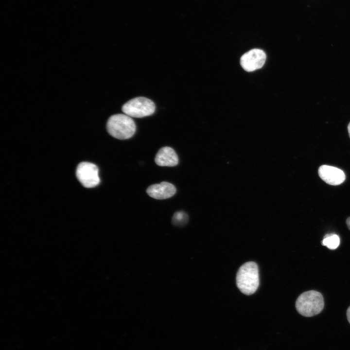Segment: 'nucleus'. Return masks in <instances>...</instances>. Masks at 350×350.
<instances>
[{
  "label": "nucleus",
  "instance_id": "6",
  "mask_svg": "<svg viewBox=\"0 0 350 350\" xmlns=\"http://www.w3.org/2000/svg\"><path fill=\"white\" fill-rule=\"evenodd\" d=\"M265 60L266 54L262 50L254 49L242 55L240 64L245 70L250 72L261 68Z\"/></svg>",
  "mask_w": 350,
  "mask_h": 350
},
{
  "label": "nucleus",
  "instance_id": "1",
  "mask_svg": "<svg viewBox=\"0 0 350 350\" xmlns=\"http://www.w3.org/2000/svg\"><path fill=\"white\" fill-rule=\"evenodd\" d=\"M259 283L258 267L255 262H247L239 268L236 275V284L241 292L246 295L254 294Z\"/></svg>",
  "mask_w": 350,
  "mask_h": 350
},
{
  "label": "nucleus",
  "instance_id": "11",
  "mask_svg": "<svg viewBox=\"0 0 350 350\" xmlns=\"http://www.w3.org/2000/svg\"><path fill=\"white\" fill-rule=\"evenodd\" d=\"M188 220L189 217L187 214L184 211H180L174 213L172 222L175 226H183L187 224Z\"/></svg>",
  "mask_w": 350,
  "mask_h": 350
},
{
  "label": "nucleus",
  "instance_id": "4",
  "mask_svg": "<svg viewBox=\"0 0 350 350\" xmlns=\"http://www.w3.org/2000/svg\"><path fill=\"white\" fill-rule=\"evenodd\" d=\"M156 109L154 103L144 97H138L125 103L122 107L126 115L134 118H142L153 114Z\"/></svg>",
  "mask_w": 350,
  "mask_h": 350
},
{
  "label": "nucleus",
  "instance_id": "3",
  "mask_svg": "<svg viewBox=\"0 0 350 350\" xmlns=\"http://www.w3.org/2000/svg\"><path fill=\"white\" fill-rule=\"evenodd\" d=\"M324 302L322 294L315 290L300 294L296 301V308L303 316L311 317L319 314L323 309Z\"/></svg>",
  "mask_w": 350,
  "mask_h": 350
},
{
  "label": "nucleus",
  "instance_id": "9",
  "mask_svg": "<svg viewBox=\"0 0 350 350\" xmlns=\"http://www.w3.org/2000/svg\"><path fill=\"white\" fill-rule=\"evenodd\" d=\"M155 161L160 166L173 167L178 164V158L172 148L165 146L158 150L156 155Z\"/></svg>",
  "mask_w": 350,
  "mask_h": 350
},
{
  "label": "nucleus",
  "instance_id": "2",
  "mask_svg": "<svg viewBox=\"0 0 350 350\" xmlns=\"http://www.w3.org/2000/svg\"><path fill=\"white\" fill-rule=\"evenodd\" d=\"M108 133L119 140L128 139L136 132V124L132 118L126 115L117 114L109 117L106 123Z\"/></svg>",
  "mask_w": 350,
  "mask_h": 350
},
{
  "label": "nucleus",
  "instance_id": "10",
  "mask_svg": "<svg viewBox=\"0 0 350 350\" xmlns=\"http://www.w3.org/2000/svg\"><path fill=\"white\" fill-rule=\"evenodd\" d=\"M340 244L339 236L333 233L327 234L325 235L321 241L322 245L326 246L330 249H335L338 247Z\"/></svg>",
  "mask_w": 350,
  "mask_h": 350
},
{
  "label": "nucleus",
  "instance_id": "8",
  "mask_svg": "<svg viewBox=\"0 0 350 350\" xmlns=\"http://www.w3.org/2000/svg\"><path fill=\"white\" fill-rule=\"evenodd\" d=\"M146 192L151 197L156 199H165L173 196L176 192L175 186L167 182L150 185Z\"/></svg>",
  "mask_w": 350,
  "mask_h": 350
},
{
  "label": "nucleus",
  "instance_id": "12",
  "mask_svg": "<svg viewBox=\"0 0 350 350\" xmlns=\"http://www.w3.org/2000/svg\"><path fill=\"white\" fill-rule=\"evenodd\" d=\"M347 317L349 322L350 323V306L348 308L347 311Z\"/></svg>",
  "mask_w": 350,
  "mask_h": 350
},
{
  "label": "nucleus",
  "instance_id": "5",
  "mask_svg": "<svg viewBox=\"0 0 350 350\" xmlns=\"http://www.w3.org/2000/svg\"><path fill=\"white\" fill-rule=\"evenodd\" d=\"M76 175L79 181L86 188L94 187L100 182L98 168L92 163H80L76 169Z\"/></svg>",
  "mask_w": 350,
  "mask_h": 350
},
{
  "label": "nucleus",
  "instance_id": "13",
  "mask_svg": "<svg viewBox=\"0 0 350 350\" xmlns=\"http://www.w3.org/2000/svg\"><path fill=\"white\" fill-rule=\"evenodd\" d=\"M346 224L348 228L350 230V217H348L346 220Z\"/></svg>",
  "mask_w": 350,
  "mask_h": 350
},
{
  "label": "nucleus",
  "instance_id": "14",
  "mask_svg": "<svg viewBox=\"0 0 350 350\" xmlns=\"http://www.w3.org/2000/svg\"><path fill=\"white\" fill-rule=\"evenodd\" d=\"M348 130L349 136L350 138V122L349 123V124H348Z\"/></svg>",
  "mask_w": 350,
  "mask_h": 350
},
{
  "label": "nucleus",
  "instance_id": "7",
  "mask_svg": "<svg viewBox=\"0 0 350 350\" xmlns=\"http://www.w3.org/2000/svg\"><path fill=\"white\" fill-rule=\"evenodd\" d=\"M319 177L326 183L331 185H338L346 179L344 172L341 169L329 165H322L319 167Z\"/></svg>",
  "mask_w": 350,
  "mask_h": 350
}]
</instances>
